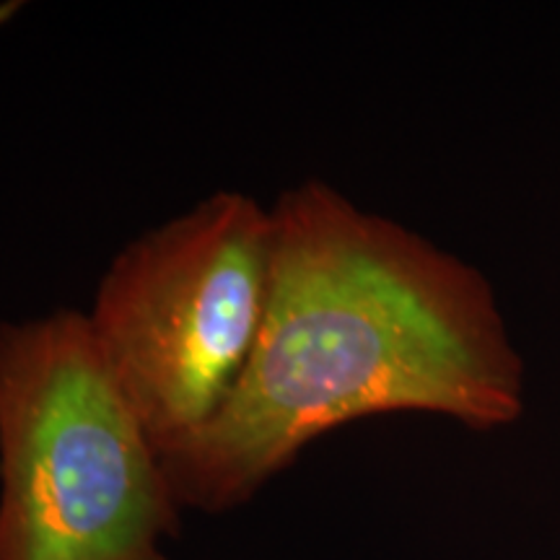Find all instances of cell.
Segmentation results:
<instances>
[{"label": "cell", "instance_id": "obj_2", "mask_svg": "<svg viewBox=\"0 0 560 560\" xmlns=\"http://www.w3.org/2000/svg\"><path fill=\"white\" fill-rule=\"evenodd\" d=\"M179 501L83 312L0 325V560H166Z\"/></svg>", "mask_w": 560, "mask_h": 560}, {"label": "cell", "instance_id": "obj_1", "mask_svg": "<svg viewBox=\"0 0 560 560\" xmlns=\"http://www.w3.org/2000/svg\"><path fill=\"white\" fill-rule=\"evenodd\" d=\"M270 215L255 353L213 423L161 454L182 509L240 506L359 418L431 412L488 431L522 416V359L478 268L319 179Z\"/></svg>", "mask_w": 560, "mask_h": 560}, {"label": "cell", "instance_id": "obj_3", "mask_svg": "<svg viewBox=\"0 0 560 560\" xmlns=\"http://www.w3.org/2000/svg\"><path fill=\"white\" fill-rule=\"evenodd\" d=\"M272 280L270 208L213 192L132 240L86 314L159 454L213 423L255 353Z\"/></svg>", "mask_w": 560, "mask_h": 560}]
</instances>
